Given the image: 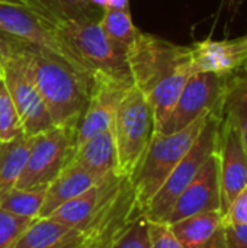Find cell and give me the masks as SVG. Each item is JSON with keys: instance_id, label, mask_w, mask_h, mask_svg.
Instances as JSON below:
<instances>
[{"instance_id": "cell-1", "label": "cell", "mask_w": 247, "mask_h": 248, "mask_svg": "<svg viewBox=\"0 0 247 248\" xmlns=\"http://www.w3.org/2000/svg\"><path fill=\"white\" fill-rule=\"evenodd\" d=\"M16 48L25 61L54 126L77 131L93 81L41 48L23 42H17Z\"/></svg>"}, {"instance_id": "cell-2", "label": "cell", "mask_w": 247, "mask_h": 248, "mask_svg": "<svg viewBox=\"0 0 247 248\" xmlns=\"http://www.w3.org/2000/svg\"><path fill=\"white\" fill-rule=\"evenodd\" d=\"M111 132L115 145V174L131 179L156 132L150 103L135 86L121 99Z\"/></svg>"}, {"instance_id": "cell-3", "label": "cell", "mask_w": 247, "mask_h": 248, "mask_svg": "<svg viewBox=\"0 0 247 248\" xmlns=\"http://www.w3.org/2000/svg\"><path fill=\"white\" fill-rule=\"evenodd\" d=\"M55 32L68 52L93 78L95 74L131 81L127 52L116 46L102 31L99 20L71 19L54 25Z\"/></svg>"}, {"instance_id": "cell-4", "label": "cell", "mask_w": 247, "mask_h": 248, "mask_svg": "<svg viewBox=\"0 0 247 248\" xmlns=\"http://www.w3.org/2000/svg\"><path fill=\"white\" fill-rule=\"evenodd\" d=\"M208 115L210 113L201 115L191 125L173 134L154 132L137 171L130 179L141 212L163 186L173 169L191 150L201 134Z\"/></svg>"}, {"instance_id": "cell-5", "label": "cell", "mask_w": 247, "mask_h": 248, "mask_svg": "<svg viewBox=\"0 0 247 248\" xmlns=\"http://www.w3.org/2000/svg\"><path fill=\"white\" fill-rule=\"evenodd\" d=\"M127 62L132 84L144 94L181 70L192 71L189 45H176L143 32L128 46Z\"/></svg>"}, {"instance_id": "cell-6", "label": "cell", "mask_w": 247, "mask_h": 248, "mask_svg": "<svg viewBox=\"0 0 247 248\" xmlns=\"http://www.w3.org/2000/svg\"><path fill=\"white\" fill-rule=\"evenodd\" d=\"M221 116L223 115L217 113L208 115V119L191 150L173 169L163 186L157 190V193L143 211V215L147 218V221L165 222L176 199L194 180L208 157L215 153Z\"/></svg>"}, {"instance_id": "cell-7", "label": "cell", "mask_w": 247, "mask_h": 248, "mask_svg": "<svg viewBox=\"0 0 247 248\" xmlns=\"http://www.w3.org/2000/svg\"><path fill=\"white\" fill-rule=\"evenodd\" d=\"M0 32L12 36L19 42L41 48L55 55L76 71L92 80L80 62L61 42L54 25L20 0H0Z\"/></svg>"}, {"instance_id": "cell-8", "label": "cell", "mask_w": 247, "mask_h": 248, "mask_svg": "<svg viewBox=\"0 0 247 248\" xmlns=\"http://www.w3.org/2000/svg\"><path fill=\"white\" fill-rule=\"evenodd\" d=\"M74 135L76 131L63 126H51L35 135L16 189L48 187L68 164Z\"/></svg>"}, {"instance_id": "cell-9", "label": "cell", "mask_w": 247, "mask_h": 248, "mask_svg": "<svg viewBox=\"0 0 247 248\" xmlns=\"http://www.w3.org/2000/svg\"><path fill=\"white\" fill-rule=\"evenodd\" d=\"M227 77L213 73H195L186 81L176 106L157 134H173L204 113L223 115Z\"/></svg>"}, {"instance_id": "cell-10", "label": "cell", "mask_w": 247, "mask_h": 248, "mask_svg": "<svg viewBox=\"0 0 247 248\" xmlns=\"http://www.w3.org/2000/svg\"><path fill=\"white\" fill-rule=\"evenodd\" d=\"M16 45L3 64L1 77L17 110L25 135L35 137L54 124Z\"/></svg>"}, {"instance_id": "cell-11", "label": "cell", "mask_w": 247, "mask_h": 248, "mask_svg": "<svg viewBox=\"0 0 247 248\" xmlns=\"http://www.w3.org/2000/svg\"><path fill=\"white\" fill-rule=\"evenodd\" d=\"M92 80L89 102L74 135L73 153L95 135L111 129L121 99L127 90L134 86L131 81H124L105 74H95Z\"/></svg>"}, {"instance_id": "cell-12", "label": "cell", "mask_w": 247, "mask_h": 248, "mask_svg": "<svg viewBox=\"0 0 247 248\" xmlns=\"http://www.w3.org/2000/svg\"><path fill=\"white\" fill-rule=\"evenodd\" d=\"M215 154L220 163V212L224 215L234 198L247 185V153L236 125L226 115L220 121Z\"/></svg>"}, {"instance_id": "cell-13", "label": "cell", "mask_w": 247, "mask_h": 248, "mask_svg": "<svg viewBox=\"0 0 247 248\" xmlns=\"http://www.w3.org/2000/svg\"><path fill=\"white\" fill-rule=\"evenodd\" d=\"M221 211V186H220V163L214 153L204 163L198 174L176 199L170 209L166 224L172 225L185 218Z\"/></svg>"}, {"instance_id": "cell-14", "label": "cell", "mask_w": 247, "mask_h": 248, "mask_svg": "<svg viewBox=\"0 0 247 248\" xmlns=\"http://www.w3.org/2000/svg\"><path fill=\"white\" fill-rule=\"evenodd\" d=\"M128 180V177L111 173L96 186L60 206L48 218L83 232L84 228L119 195Z\"/></svg>"}, {"instance_id": "cell-15", "label": "cell", "mask_w": 247, "mask_h": 248, "mask_svg": "<svg viewBox=\"0 0 247 248\" xmlns=\"http://www.w3.org/2000/svg\"><path fill=\"white\" fill-rule=\"evenodd\" d=\"M191 67L195 73L227 77L247 62V33L233 39H204L189 45Z\"/></svg>"}, {"instance_id": "cell-16", "label": "cell", "mask_w": 247, "mask_h": 248, "mask_svg": "<svg viewBox=\"0 0 247 248\" xmlns=\"http://www.w3.org/2000/svg\"><path fill=\"white\" fill-rule=\"evenodd\" d=\"M183 248H227L226 222L221 212H205L170 225Z\"/></svg>"}, {"instance_id": "cell-17", "label": "cell", "mask_w": 247, "mask_h": 248, "mask_svg": "<svg viewBox=\"0 0 247 248\" xmlns=\"http://www.w3.org/2000/svg\"><path fill=\"white\" fill-rule=\"evenodd\" d=\"M80 231L52 218H36L20 234L12 248H83Z\"/></svg>"}, {"instance_id": "cell-18", "label": "cell", "mask_w": 247, "mask_h": 248, "mask_svg": "<svg viewBox=\"0 0 247 248\" xmlns=\"http://www.w3.org/2000/svg\"><path fill=\"white\" fill-rule=\"evenodd\" d=\"M105 177H99L80 166H66L60 176L48 185L38 218H48L60 206L96 186Z\"/></svg>"}, {"instance_id": "cell-19", "label": "cell", "mask_w": 247, "mask_h": 248, "mask_svg": "<svg viewBox=\"0 0 247 248\" xmlns=\"http://www.w3.org/2000/svg\"><path fill=\"white\" fill-rule=\"evenodd\" d=\"M67 166H80L99 177L115 173V145L111 129L86 141L73 153Z\"/></svg>"}, {"instance_id": "cell-20", "label": "cell", "mask_w": 247, "mask_h": 248, "mask_svg": "<svg viewBox=\"0 0 247 248\" xmlns=\"http://www.w3.org/2000/svg\"><path fill=\"white\" fill-rule=\"evenodd\" d=\"M33 137L20 135L10 142H0V199L6 196L23 171Z\"/></svg>"}, {"instance_id": "cell-21", "label": "cell", "mask_w": 247, "mask_h": 248, "mask_svg": "<svg viewBox=\"0 0 247 248\" xmlns=\"http://www.w3.org/2000/svg\"><path fill=\"white\" fill-rule=\"evenodd\" d=\"M223 115L236 125L247 153V70L245 67L227 78Z\"/></svg>"}, {"instance_id": "cell-22", "label": "cell", "mask_w": 247, "mask_h": 248, "mask_svg": "<svg viewBox=\"0 0 247 248\" xmlns=\"http://www.w3.org/2000/svg\"><path fill=\"white\" fill-rule=\"evenodd\" d=\"M52 25L60 20H71V19H95L99 20L102 15H99V7L93 6L90 0H33Z\"/></svg>"}, {"instance_id": "cell-23", "label": "cell", "mask_w": 247, "mask_h": 248, "mask_svg": "<svg viewBox=\"0 0 247 248\" xmlns=\"http://www.w3.org/2000/svg\"><path fill=\"white\" fill-rule=\"evenodd\" d=\"M99 25L103 31V33L121 49L127 52L128 46L140 32L134 22L132 16L128 9L125 10H116V9H105L100 19Z\"/></svg>"}, {"instance_id": "cell-24", "label": "cell", "mask_w": 247, "mask_h": 248, "mask_svg": "<svg viewBox=\"0 0 247 248\" xmlns=\"http://www.w3.org/2000/svg\"><path fill=\"white\" fill-rule=\"evenodd\" d=\"M47 187L36 189H12L6 196L0 199V208L12 215L36 219L39 217Z\"/></svg>"}, {"instance_id": "cell-25", "label": "cell", "mask_w": 247, "mask_h": 248, "mask_svg": "<svg viewBox=\"0 0 247 248\" xmlns=\"http://www.w3.org/2000/svg\"><path fill=\"white\" fill-rule=\"evenodd\" d=\"M23 134L20 118L0 74V142H10Z\"/></svg>"}, {"instance_id": "cell-26", "label": "cell", "mask_w": 247, "mask_h": 248, "mask_svg": "<svg viewBox=\"0 0 247 248\" xmlns=\"http://www.w3.org/2000/svg\"><path fill=\"white\" fill-rule=\"evenodd\" d=\"M147 218L140 214L130 227L106 248H150Z\"/></svg>"}, {"instance_id": "cell-27", "label": "cell", "mask_w": 247, "mask_h": 248, "mask_svg": "<svg viewBox=\"0 0 247 248\" xmlns=\"http://www.w3.org/2000/svg\"><path fill=\"white\" fill-rule=\"evenodd\" d=\"M33 219L12 215L0 208V248H12Z\"/></svg>"}, {"instance_id": "cell-28", "label": "cell", "mask_w": 247, "mask_h": 248, "mask_svg": "<svg viewBox=\"0 0 247 248\" xmlns=\"http://www.w3.org/2000/svg\"><path fill=\"white\" fill-rule=\"evenodd\" d=\"M147 228L150 248H183L179 240L175 237L169 224L148 221Z\"/></svg>"}, {"instance_id": "cell-29", "label": "cell", "mask_w": 247, "mask_h": 248, "mask_svg": "<svg viewBox=\"0 0 247 248\" xmlns=\"http://www.w3.org/2000/svg\"><path fill=\"white\" fill-rule=\"evenodd\" d=\"M223 217L226 225H247V185L234 198V201L231 202V205Z\"/></svg>"}, {"instance_id": "cell-30", "label": "cell", "mask_w": 247, "mask_h": 248, "mask_svg": "<svg viewBox=\"0 0 247 248\" xmlns=\"http://www.w3.org/2000/svg\"><path fill=\"white\" fill-rule=\"evenodd\" d=\"M227 248H247V225H226Z\"/></svg>"}, {"instance_id": "cell-31", "label": "cell", "mask_w": 247, "mask_h": 248, "mask_svg": "<svg viewBox=\"0 0 247 248\" xmlns=\"http://www.w3.org/2000/svg\"><path fill=\"white\" fill-rule=\"evenodd\" d=\"M19 41L13 39L12 36L0 32V74H1V68H3V64L6 62V60L9 58V55L13 52L15 49V45L17 44Z\"/></svg>"}, {"instance_id": "cell-32", "label": "cell", "mask_w": 247, "mask_h": 248, "mask_svg": "<svg viewBox=\"0 0 247 248\" xmlns=\"http://www.w3.org/2000/svg\"><path fill=\"white\" fill-rule=\"evenodd\" d=\"M108 9L125 10L128 9V0H108Z\"/></svg>"}, {"instance_id": "cell-33", "label": "cell", "mask_w": 247, "mask_h": 248, "mask_svg": "<svg viewBox=\"0 0 247 248\" xmlns=\"http://www.w3.org/2000/svg\"><path fill=\"white\" fill-rule=\"evenodd\" d=\"M90 3L96 7H99L100 10L108 9V0H90Z\"/></svg>"}, {"instance_id": "cell-34", "label": "cell", "mask_w": 247, "mask_h": 248, "mask_svg": "<svg viewBox=\"0 0 247 248\" xmlns=\"http://www.w3.org/2000/svg\"><path fill=\"white\" fill-rule=\"evenodd\" d=\"M245 68H246V70H247V62H246V65H245Z\"/></svg>"}]
</instances>
